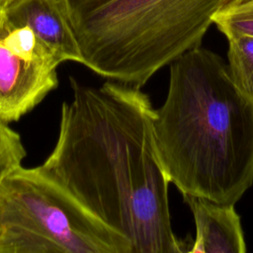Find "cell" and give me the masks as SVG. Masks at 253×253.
I'll use <instances>...</instances> for the list:
<instances>
[{
    "mask_svg": "<svg viewBox=\"0 0 253 253\" xmlns=\"http://www.w3.org/2000/svg\"><path fill=\"white\" fill-rule=\"evenodd\" d=\"M55 145L40 168L130 243L131 253H181L170 219L155 109L139 87L70 78Z\"/></svg>",
    "mask_w": 253,
    "mask_h": 253,
    "instance_id": "obj_1",
    "label": "cell"
},
{
    "mask_svg": "<svg viewBox=\"0 0 253 253\" xmlns=\"http://www.w3.org/2000/svg\"><path fill=\"white\" fill-rule=\"evenodd\" d=\"M153 129L170 183L182 195L234 205L253 185V99L213 51L200 45L170 63Z\"/></svg>",
    "mask_w": 253,
    "mask_h": 253,
    "instance_id": "obj_2",
    "label": "cell"
},
{
    "mask_svg": "<svg viewBox=\"0 0 253 253\" xmlns=\"http://www.w3.org/2000/svg\"><path fill=\"white\" fill-rule=\"evenodd\" d=\"M230 0H64L82 64L108 80L141 87L200 46Z\"/></svg>",
    "mask_w": 253,
    "mask_h": 253,
    "instance_id": "obj_3",
    "label": "cell"
},
{
    "mask_svg": "<svg viewBox=\"0 0 253 253\" xmlns=\"http://www.w3.org/2000/svg\"><path fill=\"white\" fill-rule=\"evenodd\" d=\"M0 253H131L129 241L40 166L0 182Z\"/></svg>",
    "mask_w": 253,
    "mask_h": 253,
    "instance_id": "obj_4",
    "label": "cell"
},
{
    "mask_svg": "<svg viewBox=\"0 0 253 253\" xmlns=\"http://www.w3.org/2000/svg\"><path fill=\"white\" fill-rule=\"evenodd\" d=\"M60 63L28 25L0 6V121H20L55 89Z\"/></svg>",
    "mask_w": 253,
    "mask_h": 253,
    "instance_id": "obj_5",
    "label": "cell"
},
{
    "mask_svg": "<svg viewBox=\"0 0 253 253\" xmlns=\"http://www.w3.org/2000/svg\"><path fill=\"white\" fill-rule=\"evenodd\" d=\"M1 7L10 19L28 25L61 63L82 64L64 0H9Z\"/></svg>",
    "mask_w": 253,
    "mask_h": 253,
    "instance_id": "obj_6",
    "label": "cell"
},
{
    "mask_svg": "<svg viewBox=\"0 0 253 253\" xmlns=\"http://www.w3.org/2000/svg\"><path fill=\"white\" fill-rule=\"evenodd\" d=\"M196 225L191 253H245L246 243L240 216L234 205H223L206 198L183 195Z\"/></svg>",
    "mask_w": 253,
    "mask_h": 253,
    "instance_id": "obj_7",
    "label": "cell"
},
{
    "mask_svg": "<svg viewBox=\"0 0 253 253\" xmlns=\"http://www.w3.org/2000/svg\"><path fill=\"white\" fill-rule=\"evenodd\" d=\"M228 42L227 68L231 79L253 99V37L232 36Z\"/></svg>",
    "mask_w": 253,
    "mask_h": 253,
    "instance_id": "obj_8",
    "label": "cell"
},
{
    "mask_svg": "<svg viewBox=\"0 0 253 253\" xmlns=\"http://www.w3.org/2000/svg\"><path fill=\"white\" fill-rule=\"evenodd\" d=\"M212 22L226 38L253 37V0H230L215 13Z\"/></svg>",
    "mask_w": 253,
    "mask_h": 253,
    "instance_id": "obj_9",
    "label": "cell"
},
{
    "mask_svg": "<svg viewBox=\"0 0 253 253\" xmlns=\"http://www.w3.org/2000/svg\"><path fill=\"white\" fill-rule=\"evenodd\" d=\"M27 155L21 135L0 121V182L11 171L22 165Z\"/></svg>",
    "mask_w": 253,
    "mask_h": 253,
    "instance_id": "obj_10",
    "label": "cell"
},
{
    "mask_svg": "<svg viewBox=\"0 0 253 253\" xmlns=\"http://www.w3.org/2000/svg\"><path fill=\"white\" fill-rule=\"evenodd\" d=\"M8 1H9V0H0V6H1V5H4V4H5L6 2H8Z\"/></svg>",
    "mask_w": 253,
    "mask_h": 253,
    "instance_id": "obj_11",
    "label": "cell"
}]
</instances>
